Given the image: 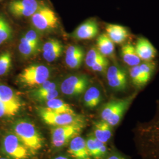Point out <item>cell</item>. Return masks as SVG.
Returning a JSON list of instances; mask_svg holds the SVG:
<instances>
[{
    "mask_svg": "<svg viewBox=\"0 0 159 159\" xmlns=\"http://www.w3.org/2000/svg\"><path fill=\"white\" fill-rule=\"evenodd\" d=\"M137 153L141 159H159V100L151 119L137 122L132 129Z\"/></svg>",
    "mask_w": 159,
    "mask_h": 159,
    "instance_id": "obj_1",
    "label": "cell"
},
{
    "mask_svg": "<svg viewBox=\"0 0 159 159\" xmlns=\"http://www.w3.org/2000/svg\"><path fill=\"white\" fill-rule=\"evenodd\" d=\"M12 131L31 153L34 154L43 148L44 137L32 121L27 119L17 120L12 125Z\"/></svg>",
    "mask_w": 159,
    "mask_h": 159,
    "instance_id": "obj_2",
    "label": "cell"
},
{
    "mask_svg": "<svg viewBox=\"0 0 159 159\" xmlns=\"http://www.w3.org/2000/svg\"><path fill=\"white\" fill-rule=\"evenodd\" d=\"M137 94L138 92L135 91L125 98L112 99L104 104L100 112V120L113 128L119 126Z\"/></svg>",
    "mask_w": 159,
    "mask_h": 159,
    "instance_id": "obj_3",
    "label": "cell"
},
{
    "mask_svg": "<svg viewBox=\"0 0 159 159\" xmlns=\"http://www.w3.org/2000/svg\"><path fill=\"white\" fill-rule=\"evenodd\" d=\"M37 111L46 124L52 127L74 124L86 125L84 116L79 114L57 113L45 107H39L37 108Z\"/></svg>",
    "mask_w": 159,
    "mask_h": 159,
    "instance_id": "obj_4",
    "label": "cell"
},
{
    "mask_svg": "<svg viewBox=\"0 0 159 159\" xmlns=\"http://www.w3.org/2000/svg\"><path fill=\"white\" fill-rule=\"evenodd\" d=\"M50 69L43 64H34L25 67L18 74V82L29 87H37L49 79Z\"/></svg>",
    "mask_w": 159,
    "mask_h": 159,
    "instance_id": "obj_5",
    "label": "cell"
},
{
    "mask_svg": "<svg viewBox=\"0 0 159 159\" xmlns=\"http://www.w3.org/2000/svg\"><path fill=\"white\" fill-rule=\"evenodd\" d=\"M1 150L7 157L12 159H29L31 154L13 131L7 133L3 136Z\"/></svg>",
    "mask_w": 159,
    "mask_h": 159,
    "instance_id": "obj_6",
    "label": "cell"
},
{
    "mask_svg": "<svg viewBox=\"0 0 159 159\" xmlns=\"http://www.w3.org/2000/svg\"><path fill=\"white\" fill-rule=\"evenodd\" d=\"M31 23L38 32H47L57 27L58 18L55 12L50 7L41 4L31 17Z\"/></svg>",
    "mask_w": 159,
    "mask_h": 159,
    "instance_id": "obj_7",
    "label": "cell"
},
{
    "mask_svg": "<svg viewBox=\"0 0 159 159\" xmlns=\"http://www.w3.org/2000/svg\"><path fill=\"white\" fill-rule=\"evenodd\" d=\"M85 125L74 124L52 127L51 130L52 146L56 148H61L68 144L73 137L81 134Z\"/></svg>",
    "mask_w": 159,
    "mask_h": 159,
    "instance_id": "obj_8",
    "label": "cell"
},
{
    "mask_svg": "<svg viewBox=\"0 0 159 159\" xmlns=\"http://www.w3.org/2000/svg\"><path fill=\"white\" fill-rule=\"evenodd\" d=\"M90 83L89 77L85 75H73L63 80L60 90L67 96H78L85 92Z\"/></svg>",
    "mask_w": 159,
    "mask_h": 159,
    "instance_id": "obj_9",
    "label": "cell"
},
{
    "mask_svg": "<svg viewBox=\"0 0 159 159\" xmlns=\"http://www.w3.org/2000/svg\"><path fill=\"white\" fill-rule=\"evenodd\" d=\"M106 79L108 85L114 91L123 92L128 87V75L125 70L117 65L107 68Z\"/></svg>",
    "mask_w": 159,
    "mask_h": 159,
    "instance_id": "obj_10",
    "label": "cell"
},
{
    "mask_svg": "<svg viewBox=\"0 0 159 159\" xmlns=\"http://www.w3.org/2000/svg\"><path fill=\"white\" fill-rule=\"evenodd\" d=\"M40 4L37 0H11L8 4V10L15 17H31Z\"/></svg>",
    "mask_w": 159,
    "mask_h": 159,
    "instance_id": "obj_11",
    "label": "cell"
},
{
    "mask_svg": "<svg viewBox=\"0 0 159 159\" xmlns=\"http://www.w3.org/2000/svg\"><path fill=\"white\" fill-rule=\"evenodd\" d=\"M98 31V25L96 20L90 18L78 26L74 30L72 36L77 40H91L96 37Z\"/></svg>",
    "mask_w": 159,
    "mask_h": 159,
    "instance_id": "obj_12",
    "label": "cell"
},
{
    "mask_svg": "<svg viewBox=\"0 0 159 159\" xmlns=\"http://www.w3.org/2000/svg\"><path fill=\"white\" fill-rule=\"evenodd\" d=\"M85 142L88 152L92 159H105L109 150L107 144L98 140L92 133H90L85 139Z\"/></svg>",
    "mask_w": 159,
    "mask_h": 159,
    "instance_id": "obj_13",
    "label": "cell"
},
{
    "mask_svg": "<svg viewBox=\"0 0 159 159\" xmlns=\"http://www.w3.org/2000/svg\"><path fill=\"white\" fill-rule=\"evenodd\" d=\"M69 144L68 153L74 159H92L88 152L85 139L78 135L73 137Z\"/></svg>",
    "mask_w": 159,
    "mask_h": 159,
    "instance_id": "obj_14",
    "label": "cell"
},
{
    "mask_svg": "<svg viewBox=\"0 0 159 159\" xmlns=\"http://www.w3.org/2000/svg\"><path fill=\"white\" fill-rule=\"evenodd\" d=\"M85 54L83 48L77 45L68 47L66 51V63L68 67L73 70L79 69L84 60Z\"/></svg>",
    "mask_w": 159,
    "mask_h": 159,
    "instance_id": "obj_15",
    "label": "cell"
},
{
    "mask_svg": "<svg viewBox=\"0 0 159 159\" xmlns=\"http://www.w3.org/2000/svg\"><path fill=\"white\" fill-rule=\"evenodd\" d=\"M92 134L98 140L107 144L113 136V128L102 120L94 122Z\"/></svg>",
    "mask_w": 159,
    "mask_h": 159,
    "instance_id": "obj_16",
    "label": "cell"
},
{
    "mask_svg": "<svg viewBox=\"0 0 159 159\" xmlns=\"http://www.w3.org/2000/svg\"><path fill=\"white\" fill-rule=\"evenodd\" d=\"M134 47L137 54L144 61H151L157 55V51L154 47L144 37L139 38Z\"/></svg>",
    "mask_w": 159,
    "mask_h": 159,
    "instance_id": "obj_17",
    "label": "cell"
},
{
    "mask_svg": "<svg viewBox=\"0 0 159 159\" xmlns=\"http://www.w3.org/2000/svg\"><path fill=\"white\" fill-rule=\"evenodd\" d=\"M63 50L64 47L60 41L56 39H51L47 41L43 46V56L47 61L53 62L61 57Z\"/></svg>",
    "mask_w": 159,
    "mask_h": 159,
    "instance_id": "obj_18",
    "label": "cell"
},
{
    "mask_svg": "<svg viewBox=\"0 0 159 159\" xmlns=\"http://www.w3.org/2000/svg\"><path fill=\"white\" fill-rule=\"evenodd\" d=\"M106 34L114 44H122L129 36L127 29L121 25L109 24L106 27Z\"/></svg>",
    "mask_w": 159,
    "mask_h": 159,
    "instance_id": "obj_19",
    "label": "cell"
},
{
    "mask_svg": "<svg viewBox=\"0 0 159 159\" xmlns=\"http://www.w3.org/2000/svg\"><path fill=\"white\" fill-rule=\"evenodd\" d=\"M102 100V91L96 86L89 87L84 93L83 103L86 108H96L100 104Z\"/></svg>",
    "mask_w": 159,
    "mask_h": 159,
    "instance_id": "obj_20",
    "label": "cell"
},
{
    "mask_svg": "<svg viewBox=\"0 0 159 159\" xmlns=\"http://www.w3.org/2000/svg\"><path fill=\"white\" fill-rule=\"evenodd\" d=\"M121 57L123 62L130 67L139 65L141 60L137 54L135 47L131 43H126L121 48Z\"/></svg>",
    "mask_w": 159,
    "mask_h": 159,
    "instance_id": "obj_21",
    "label": "cell"
},
{
    "mask_svg": "<svg viewBox=\"0 0 159 159\" xmlns=\"http://www.w3.org/2000/svg\"><path fill=\"white\" fill-rule=\"evenodd\" d=\"M97 49L104 57H112L114 55V43L106 34H100L97 37Z\"/></svg>",
    "mask_w": 159,
    "mask_h": 159,
    "instance_id": "obj_22",
    "label": "cell"
},
{
    "mask_svg": "<svg viewBox=\"0 0 159 159\" xmlns=\"http://www.w3.org/2000/svg\"><path fill=\"white\" fill-rule=\"evenodd\" d=\"M0 101L7 104L21 106L20 97L13 89L8 85L0 83Z\"/></svg>",
    "mask_w": 159,
    "mask_h": 159,
    "instance_id": "obj_23",
    "label": "cell"
},
{
    "mask_svg": "<svg viewBox=\"0 0 159 159\" xmlns=\"http://www.w3.org/2000/svg\"><path fill=\"white\" fill-rule=\"evenodd\" d=\"M46 103L47 108L51 111L57 113H75L74 110L71 107L70 104L64 102L62 100L55 98L47 101Z\"/></svg>",
    "mask_w": 159,
    "mask_h": 159,
    "instance_id": "obj_24",
    "label": "cell"
},
{
    "mask_svg": "<svg viewBox=\"0 0 159 159\" xmlns=\"http://www.w3.org/2000/svg\"><path fill=\"white\" fill-rule=\"evenodd\" d=\"M40 50V47L31 43L24 37L20 39L18 50L23 57L27 58L35 56L38 54Z\"/></svg>",
    "mask_w": 159,
    "mask_h": 159,
    "instance_id": "obj_25",
    "label": "cell"
},
{
    "mask_svg": "<svg viewBox=\"0 0 159 159\" xmlns=\"http://www.w3.org/2000/svg\"><path fill=\"white\" fill-rule=\"evenodd\" d=\"M129 76L133 84L137 88L141 89L148 83L140 69L139 65L131 67L129 70Z\"/></svg>",
    "mask_w": 159,
    "mask_h": 159,
    "instance_id": "obj_26",
    "label": "cell"
},
{
    "mask_svg": "<svg viewBox=\"0 0 159 159\" xmlns=\"http://www.w3.org/2000/svg\"><path fill=\"white\" fill-rule=\"evenodd\" d=\"M12 37V30L3 16L0 15V46L10 41Z\"/></svg>",
    "mask_w": 159,
    "mask_h": 159,
    "instance_id": "obj_27",
    "label": "cell"
},
{
    "mask_svg": "<svg viewBox=\"0 0 159 159\" xmlns=\"http://www.w3.org/2000/svg\"><path fill=\"white\" fill-rule=\"evenodd\" d=\"M21 106L7 104L0 101V119L11 117L17 114Z\"/></svg>",
    "mask_w": 159,
    "mask_h": 159,
    "instance_id": "obj_28",
    "label": "cell"
},
{
    "mask_svg": "<svg viewBox=\"0 0 159 159\" xmlns=\"http://www.w3.org/2000/svg\"><path fill=\"white\" fill-rule=\"evenodd\" d=\"M12 66V56L9 51L0 54V76L7 74Z\"/></svg>",
    "mask_w": 159,
    "mask_h": 159,
    "instance_id": "obj_29",
    "label": "cell"
},
{
    "mask_svg": "<svg viewBox=\"0 0 159 159\" xmlns=\"http://www.w3.org/2000/svg\"><path fill=\"white\" fill-rule=\"evenodd\" d=\"M31 98L35 100L40 102H46L51 99L57 98L59 95V91L58 89L54 90L43 93H33L30 91V93Z\"/></svg>",
    "mask_w": 159,
    "mask_h": 159,
    "instance_id": "obj_30",
    "label": "cell"
},
{
    "mask_svg": "<svg viewBox=\"0 0 159 159\" xmlns=\"http://www.w3.org/2000/svg\"><path fill=\"white\" fill-rule=\"evenodd\" d=\"M104 57L98 51L96 47H92L90 50L88 51L84 58L85 65L91 68V67L95 64L97 62L100 60Z\"/></svg>",
    "mask_w": 159,
    "mask_h": 159,
    "instance_id": "obj_31",
    "label": "cell"
},
{
    "mask_svg": "<svg viewBox=\"0 0 159 159\" xmlns=\"http://www.w3.org/2000/svg\"><path fill=\"white\" fill-rule=\"evenodd\" d=\"M140 69L147 82L151 79L155 69V63L151 61H144L139 64Z\"/></svg>",
    "mask_w": 159,
    "mask_h": 159,
    "instance_id": "obj_32",
    "label": "cell"
},
{
    "mask_svg": "<svg viewBox=\"0 0 159 159\" xmlns=\"http://www.w3.org/2000/svg\"><path fill=\"white\" fill-rule=\"evenodd\" d=\"M58 83L56 81H50L49 80H47L42 84L35 87L33 90H31V92L33 93H43L50 91L58 89Z\"/></svg>",
    "mask_w": 159,
    "mask_h": 159,
    "instance_id": "obj_33",
    "label": "cell"
},
{
    "mask_svg": "<svg viewBox=\"0 0 159 159\" xmlns=\"http://www.w3.org/2000/svg\"><path fill=\"white\" fill-rule=\"evenodd\" d=\"M29 42L35 46L40 47V36L39 32L35 29H30L23 36Z\"/></svg>",
    "mask_w": 159,
    "mask_h": 159,
    "instance_id": "obj_34",
    "label": "cell"
},
{
    "mask_svg": "<svg viewBox=\"0 0 159 159\" xmlns=\"http://www.w3.org/2000/svg\"><path fill=\"white\" fill-rule=\"evenodd\" d=\"M108 64L109 61L107 58L104 57L98 62H97L95 64H94L90 69L95 72H104L106 70H107Z\"/></svg>",
    "mask_w": 159,
    "mask_h": 159,
    "instance_id": "obj_35",
    "label": "cell"
},
{
    "mask_svg": "<svg viewBox=\"0 0 159 159\" xmlns=\"http://www.w3.org/2000/svg\"><path fill=\"white\" fill-rule=\"evenodd\" d=\"M105 159H130V158L119 150L113 149V150L109 151Z\"/></svg>",
    "mask_w": 159,
    "mask_h": 159,
    "instance_id": "obj_36",
    "label": "cell"
},
{
    "mask_svg": "<svg viewBox=\"0 0 159 159\" xmlns=\"http://www.w3.org/2000/svg\"><path fill=\"white\" fill-rule=\"evenodd\" d=\"M53 159H70L68 157L65 156H58L57 157H54Z\"/></svg>",
    "mask_w": 159,
    "mask_h": 159,
    "instance_id": "obj_37",
    "label": "cell"
},
{
    "mask_svg": "<svg viewBox=\"0 0 159 159\" xmlns=\"http://www.w3.org/2000/svg\"><path fill=\"white\" fill-rule=\"evenodd\" d=\"M0 159H12L10 157H2V156H0Z\"/></svg>",
    "mask_w": 159,
    "mask_h": 159,
    "instance_id": "obj_38",
    "label": "cell"
},
{
    "mask_svg": "<svg viewBox=\"0 0 159 159\" xmlns=\"http://www.w3.org/2000/svg\"><path fill=\"white\" fill-rule=\"evenodd\" d=\"M1 1V0H0V1Z\"/></svg>",
    "mask_w": 159,
    "mask_h": 159,
    "instance_id": "obj_39",
    "label": "cell"
}]
</instances>
